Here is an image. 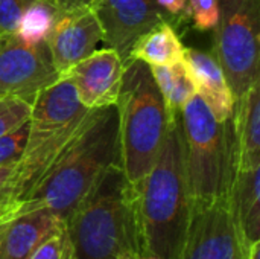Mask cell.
<instances>
[{
	"label": "cell",
	"mask_w": 260,
	"mask_h": 259,
	"mask_svg": "<svg viewBox=\"0 0 260 259\" xmlns=\"http://www.w3.org/2000/svg\"><path fill=\"white\" fill-rule=\"evenodd\" d=\"M189 2V20L200 32L213 31L219 20L218 0H187Z\"/></svg>",
	"instance_id": "cell-21"
},
{
	"label": "cell",
	"mask_w": 260,
	"mask_h": 259,
	"mask_svg": "<svg viewBox=\"0 0 260 259\" xmlns=\"http://www.w3.org/2000/svg\"><path fill=\"white\" fill-rule=\"evenodd\" d=\"M101 41H104V31L91 6L62 11L46 41L59 78L93 53Z\"/></svg>",
	"instance_id": "cell-10"
},
{
	"label": "cell",
	"mask_w": 260,
	"mask_h": 259,
	"mask_svg": "<svg viewBox=\"0 0 260 259\" xmlns=\"http://www.w3.org/2000/svg\"><path fill=\"white\" fill-rule=\"evenodd\" d=\"M213 55L218 60L233 101L260 81V0H218Z\"/></svg>",
	"instance_id": "cell-7"
},
{
	"label": "cell",
	"mask_w": 260,
	"mask_h": 259,
	"mask_svg": "<svg viewBox=\"0 0 260 259\" xmlns=\"http://www.w3.org/2000/svg\"><path fill=\"white\" fill-rule=\"evenodd\" d=\"M123 69L125 63L120 55L111 47H104L75 64L64 76L72 81L81 104L96 110L116 105Z\"/></svg>",
	"instance_id": "cell-12"
},
{
	"label": "cell",
	"mask_w": 260,
	"mask_h": 259,
	"mask_svg": "<svg viewBox=\"0 0 260 259\" xmlns=\"http://www.w3.org/2000/svg\"><path fill=\"white\" fill-rule=\"evenodd\" d=\"M184 58V46L177 29L163 21L142 34L129 49L126 60L142 61L148 66H171Z\"/></svg>",
	"instance_id": "cell-17"
},
{
	"label": "cell",
	"mask_w": 260,
	"mask_h": 259,
	"mask_svg": "<svg viewBox=\"0 0 260 259\" xmlns=\"http://www.w3.org/2000/svg\"><path fill=\"white\" fill-rule=\"evenodd\" d=\"M35 0H0V38L12 37L23 12Z\"/></svg>",
	"instance_id": "cell-24"
},
{
	"label": "cell",
	"mask_w": 260,
	"mask_h": 259,
	"mask_svg": "<svg viewBox=\"0 0 260 259\" xmlns=\"http://www.w3.org/2000/svg\"><path fill=\"white\" fill-rule=\"evenodd\" d=\"M90 111L81 104L72 81L66 76L35 96L27 118L26 145L11 185L14 198L21 200L29 192L73 139Z\"/></svg>",
	"instance_id": "cell-5"
},
{
	"label": "cell",
	"mask_w": 260,
	"mask_h": 259,
	"mask_svg": "<svg viewBox=\"0 0 260 259\" xmlns=\"http://www.w3.org/2000/svg\"><path fill=\"white\" fill-rule=\"evenodd\" d=\"M59 6L62 11L66 9H72V8H78V6H91L93 0H58Z\"/></svg>",
	"instance_id": "cell-27"
},
{
	"label": "cell",
	"mask_w": 260,
	"mask_h": 259,
	"mask_svg": "<svg viewBox=\"0 0 260 259\" xmlns=\"http://www.w3.org/2000/svg\"><path fill=\"white\" fill-rule=\"evenodd\" d=\"M184 61L197 89L218 122H227L233 113V95L227 78L213 53L184 47Z\"/></svg>",
	"instance_id": "cell-14"
},
{
	"label": "cell",
	"mask_w": 260,
	"mask_h": 259,
	"mask_svg": "<svg viewBox=\"0 0 260 259\" xmlns=\"http://www.w3.org/2000/svg\"><path fill=\"white\" fill-rule=\"evenodd\" d=\"M62 224L73 259L142 256L136 188L128 182L120 163L102 174Z\"/></svg>",
	"instance_id": "cell-3"
},
{
	"label": "cell",
	"mask_w": 260,
	"mask_h": 259,
	"mask_svg": "<svg viewBox=\"0 0 260 259\" xmlns=\"http://www.w3.org/2000/svg\"><path fill=\"white\" fill-rule=\"evenodd\" d=\"M27 121L0 136V165L18 162L27 139Z\"/></svg>",
	"instance_id": "cell-22"
},
{
	"label": "cell",
	"mask_w": 260,
	"mask_h": 259,
	"mask_svg": "<svg viewBox=\"0 0 260 259\" xmlns=\"http://www.w3.org/2000/svg\"><path fill=\"white\" fill-rule=\"evenodd\" d=\"M140 259H160V258H155V256H140Z\"/></svg>",
	"instance_id": "cell-29"
},
{
	"label": "cell",
	"mask_w": 260,
	"mask_h": 259,
	"mask_svg": "<svg viewBox=\"0 0 260 259\" xmlns=\"http://www.w3.org/2000/svg\"><path fill=\"white\" fill-rule=\"evenodd\" d=\"M184 165L190 202H209L229 194L235 171L230 119L218 122L200 95L180 111Z\"/></svg>",
	"instance_id": "cell-6"
},
{
	"label": "cell",
	"mask_w": 260,
	"mask_h": 259,
	"mask_svg": "<svg viewBox=\"0 0 260 259\" xmlns=\"http://www.w3.org/2000/svg\"><path fill=\"white\" fill-rule=\"evenodd\" d=\"M0 40H2V38H0Z\"/></svg>",
	"instance_id": "cell-30"
},
{
	"label": "cell",
	"mask_w": 260,
	"mask_h": 259,
	"mask_svg": "<svg viewBox=\"0 0 260 259\" xmlns=\"http://www.w3.org/2000/svg\"><path fill=\"white\" fill-rule=\"evenodd\" d=\"M116 108L120 165L128 182L137 188L154 166L171 121L148 64L136 60L125 61Z\"/></svg>",
	"instance_id": "cell-4"
},
{
	"label": "cell",
	"mask_w": 260,
	"mask_h": 259,
	"mask_svg": "<svg viewBox=\"0 0 260 259\" xmlns=\"http://www.w3.org/2000/svg\"><path fill=\"white\" fill-rule=\"evenodd\" d=\"M229 203L247 249L260 243V166L233 171Z\"/></svg>",
	"instance_id": "cell-16"
},
{
	"label": "cell",
	"mask_w": 260,
	"mask_h": 259,
	"mask_svg": "<svg viewBox=\"0 0 260 259\" xmlns=\"http://www.w3.org/2000/svg\"><path fill=\"white\" fill-rule=\"evenodd\" d=\"M235 169L260 166V81L233 102Z\"/></svg>",
	"instance_id": "cell-15"
},
{
	"label": "cell",
	"mask_w": 260,
	"mask_h": 259,
	"mask_svg": "<svg viewBox=\"0 0 260 259\" xmlns=\"http://www.w3.org/2000/svg\"><path fill=\"white\" fill-rule=\"evenodd\" d=\"M140 255L177 259L190 217L180 114L171 118L161 151L136 188Z\"/></svg>",
	"instance_id": "cell-2"
},
{
	"label": "cell",
	"mask_w": 260,
	"mask_h": 259,
	"mask_svg": "<svg viewBox=\"0 0 260 259\" xmlns=\"http://www.w3.org/2000/svg\"><path fill=\"white\" fill-rule=\"evenodd\" d=\"M62 221L44 208L24 209L0 226V259H30Z\"/></svg>",
	"instance_id": "cell-13"
},
{
	"label": "cell",
	"mask_w": 260,
	"mask_h": 259,
	"mask_svg": "<svg viewBox=\"0 0 260 259\" xmlns=\"http://www.w3.org/2000/svg\"><path fill=\"white\" fill-rule=\"evenodd\" d=\"M120 163L116 105L91 110L82 127L21 198L24 209L44 208L64 221L102 174Z\"/></svg>",
	"instance_id": "cell-1"
},
{
	"label": "cell",
	"mask_w": 260,
	"mask_h": 259,
	"mask_svg": "<svg viewBox=\"0 0 260 259\" xmlns=\"http://www.w3.org/2000/svg\"><path fill=\"white\" fill-rule=\"evenodd\" d=\"M91 8L101 21L104 43L114 49L123 63L142 34L166 21L157 0H93Z\"/></svg>",
	"instance_id": "cell-11"
},
{
	"label": "cell",
	"mask_w": 260,
	"mask_h": 259,
	"mask_svg": "<svg viewBox=\"0 0 260 259\" xmlns=\"http://www.w3.org/2000/svg\"><path fill=\"white\" fill-rule=\"evenodd\" d=\"M61 12L58 0H35L20 17L14 37L30 46L46 43Z\"/></svg>",
	"instance_id": "cell-18"
},
{
	"label": "cell",
	"mask_w": 260,
	"mask_h": 259,
	"mask_svg": "<svg viewBox=\"0 0 260 259\" xmlns=\"http://www.w3.org/2000/svg\"><path fill=\"white\" fill-rule=\"evenodd\" d=\"M248 249L232 215L229 194L192 202L189 224L177 259H247Z\"/></svg>",
	"instance_id": "cell-8"
},
{
	"label": "cell",
	"mask_w": 260,
	"mask_h": 259,
	"mask_svg": "<svg viewBox=\"0 0 260 259\" xmlns=\"http://www.w3.org/2000/svg\"><path fill=\"white\" fill-rule=\"evenodd\" d=\"M15 168H17V162L0 165V197H3V195L12 197L11 195V185L14 180Z\"/></svg>",
	"instance_id": "cell-26"
},
{
	"label": "cell",
	"mask_w": 260,
	"mask_h": 259,
	"mask_svg": "<svg viewBox=\"0 0 260 259\" xmlns=\"http://www.w3.org/2000/svg\"><path fill=\"white\" fill-rule=\"evenodd\" d=\"M30 259H73L72 246L64 231V224L34 252Z\"/></svg>",
	"instance_id": "cell-23"
},
{
	"label": "cell",
	"mask_w": 260,
	"mask_h": 259,
	"mask_svg": "<svg viewBox=\"0 0 260 259\" xmlns=\"http://www.w3.org/2000/svg\"><path fill=\"white\" fill-rule=\"evenodd\" d=\"M171 66H172V82H171L168 95L163 99H165L169 118H174L180 114L184 104L197 95V89H195V84L192 81V76L189 73L184 58Z\"/></svg>",
	"instance_id": "cell-19"
},
{
	"label": "cell",
	"mask_w": 260,
	"mask_h": 259,
	"mask_svg": "<svg viewBox=\"0 0 260 259\" xmlns=\"http://www.w3.org/2000/svg\"><path fill=\"white\" fill-rule=\"evenodd\" d=\"M30 104L17 98L0 96V136L27 121Z\"/></svg>",
	"instance_id": "cell-20"
},
{
	"label": "cell",
	"mask_w": 260,
	"mask_h": 259,
	"mask_svg": "<svg viewBox=\"0 0 260 259\" xmlns=\"http://www.w3.org/2000/svg\"><path fill=\"white\" fill-rule=\"evenodd\" d=\"M24 202L18 198H12L8 195L0 197V226H3L6 221L14 218L17 214L23 211Z\"/></svg>",
	"instance_id": "cell-25"
},
{
	"label": "cell",
	"mask_w": 260,
	"mask_h": 259,
	"mask_svg": "<svg viewBox=\"0 0 260 259\" xmlns=\"http://www.w3.org/2000/svg\"><path fill=\"white\" fill-rule=\"evenodd\" d=\"M117 259H140V256H134V255H123V256H120V258Z\"/></svg>",
	"instance_id": "cell-28"
},
{
	"label": "cell",
	"mask_w": 260,
	"mask_h": 259,
	"mask_svg": "<svg viewBox=\"0 0 260 259\" xmlns=\"http://www.w3.org/2000/svg\"><path fill=\"white\" fill-rule=\"evenodd\" d=\"M58 79L47 43L30 46L14 35L0 40V96L32 104L43 89Z\"/></svg>",
	"instance_id": "cell-9"
}]
</instances>
